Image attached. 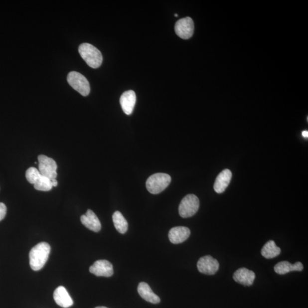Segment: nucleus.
Instances as JSON below:
<instances>
[{
	"mask_svg": "<svg viewBox=\"0 0 308 308\" xmlns=\"http://www.w3.org/2000/svg\"><path fill=\"white\" fill-rule=\"evenodd\" d=\"M81 221L82 224L91 231L98 232L101 230L100 221L92 210H88L85 215L81 216Z\"/></svg>",
	"mask_w": 308,
	"mask_h": 308,
	"instance_id": "nucleus-13",
	"label": "nucleus"
},
{
	"mask_svg": "<svg viewBox=\"0 0 308 308\" xmlns=\"http://www.w3.org/2000/svg\"><path fill=\"white\" fill-rule=\"evenodd\" d=\"M197 269L201 274L213 275L218 272L219 268V263L210 255L205 256L201 258L197 263Z\"/></svg>",
	"mask_w": 308,
	"mask_h": 308,
	"instance_id": "nucleus-8",
	"label": "nucleus"
},
{
	"mask_svg": "<svg viewBox=\"0 0 308 308\" xmlns=\"http://www.w3.org/2000/svg\"><path fill=\"white\" fill-rule=\"evenodd\" d=\"M261 253L264 258L271 259L278 256L281 253V249L276 246L274 241L270 240L264 245Z\"/></svg>",
	"mask_w": 308,
	"mask_h": 308,
	"instance_id": "nucleus-18",
	"label": "nucleus"
},
{
	"mask_svg": "<svg viewBox=\"0 0 308 308\" xmlns=\"http://www.w3.org/2000/svg\"><path fill=\"white\" fill-rule=\"evenodd\" d=\"M50 246L45 242L39 243L35 246L29 253L30 266L33 271H37L44 267L48 260Z\"/></svg>",
	"mask_w": 308,
	"mask_h": 308,
	"instance_id": "nucleus-1",
	"label": "nucleus"
},
{
	"mask_svg": "<svg viewBox=\"0 0 308 308\" xmlns=\"http://www.w3.org/2000/svg\"><path fill=\"white\" fill-rule=\"evenodd\" d=\"M42 175L38 169L35 167H30L26 172V178L31 184H34Z\"/></svg>",
	"mask_w": 308,
	"mask_h": 308,
	"instance_id": "nucleus-21",
	"label": "nucleus"
},
{
	"mask_svg": "<svg viewBox=\"0 0 308 308\" xmlns=\"http://www.w3.org/2000/svg\"><path fill=\"white\" fill-rule=\"evenodd\" d=\"M53 298L57 305L62 308H68L73 306V300L64 287H58L55 290Z\"/></svg>",
	"mask_w": 308,
	"mask_h": 308,
	"instance_id": "nucleus-14",
	"label": "nucleus"
},
{
	"mask_svg": "<svg viewBox=\"0 0 308 308\" xmlns=\"http://www.w3.org/2000/svg\"><path fill=\"white\" fill-rule=\"evenodd\" d=\"M138 294L146 301L152 304H158L160 302L159 296L154 293L149 284L144 282L140 283L138 287Z\"/></svg>",
	"mask_w": 308,
	"mask_h": 308,
	"instance_id": "nucleus-16",
	"label": "nucleus"
},
{
	"mask_svg": "<svg viewBox=\"0 0 308 308\" xmlns=\"http://www.w3.org/2000/svg\"><path fill=\"white\" fill-rule=\"evenodd\" d=\"M53 187L52 181L42 175L34 184V188L35 189L41 191H49Z\"/></svg>",
	"mask_w": 308,
	"mask_h": 308,
	"instance_id": "nucleus-20",
	"label": "nucleus"
},
{
	"mask_svg": "<svg viewBox=\"0 0 308 308\" xmlns=\"http://www.w3.org/2000/svg\"><path fill=\"white\" fill-rule=\"evenodd\" d=\"M176 34L184 39L190 38L194 31V23L192 19L187 17L179 19L175 26Z\"/></svg>",
	"mask_w": 308,
	"mask_h": 308,
	"instance_id": "nucleus-7",
	"label": "nucleus"
},
{
	"mask_svg": "<svg viewBox=\"0 0 308 308\" xmlns=\"http://www.w3.org/2000/svg\"><path fill=\"white\" fill-rule=\"evenodd\" d=\"M38 170L41 174L51 180L56 179L57 165L52 158L46 155H40L38 157Z\"/></svg>",
	"mask_w": 308,
	"mask_h": 308,
	"instance_id": "nucleus-6",
	"label": "nucleus"
},
{
	"mask_svg": "<svg viewBox=\"0 0 308 308\" xmlns=\"http://www.w3.org/2000/svg\"><path fill=\"white\" fill-rule=\"evenodd\" d=\"M79 53L81 57L91 68L94 69L100 67L103 57L101 51L96 47L88 43H84L79 46Z\"/></svg>",
	"mask_w": 308,
	"mask_h": 308,
	"instance_id": "nucleus-2",
	"label": "nucleus"
},
{
	"mask_svg": "<svg viewBox=\"0 0 308 308\" xmlns=\"http://www.w3.org/2000/svg\"><path fill=\"white\" fill-rule=\"evenodd\" d=\"M191 231L185 227H175L169 232L168 238L173 244H180L185 242L190 236Z\"/></svg>",
	"mask_w": 308,
	"mask_h": 308,
	"instance_id": "nucleus-12",
	"label": "nucleus"
},
{
	"mask_svg": "<svg viewBox=\"0 0 308 308\" xmlns=\"http://www.w3.org/2000/svg\"><path fill=\"white\" fill-rule=\"evenodd\" d=\"M113 221L116 230L120 234H124L128 230V223L120 211H116L113 215Z\"/></svg>",
	"mask_w": 308,
	"mask_h": 308,
	"instance_id": "nucleus-19",
	"label": "nucleus"
},
{
	"mask_svg": "<svg viewBox=\"0 0 308 308\" xmlns=\"http://www.w3.org/2000/svg\"><path fill=\"white\" fill-rule=\"evenodd\" d=\"M6 205L2 203H0V222L4 219L6 214Z\"/></svg>",
	"mask_w": 308,
	"mask_h": 308,
	"instance_id": "nucleus-22",
	"label": "nucleus"
},
{
	"mask_svg": "<svg viewBox=\"0 0 308 308\" xmlns=\"http://www.w3.org/2000/svg\"><path fill=\"white\" fill-rule=\"evenodd\" d=\"M171 181L167 173H156L150 176L146 181V188L152 194H157L166 188Z\"/></svg>",
	"mask_w": 308,
	"mask_h": 308,
	"instance_id": "nucleus-3",
	"label": "nucleus"
},
{
	"mask_svg": "<svg viewBox=\"0 0 308 308\" xmlns=\"http://www.w3.org/2000/svg\"><path fill=\"white\" fill-rule=\"evenodd\" d=\"M232 172L230 169H226L221 172L217 176L214 188L216 192L222 193L226 190L232 179Z\"/></svg>",
	"mask_w": 308,
	"mask_h": 308,
	"instance_id": "nucleus-15",
	"label": "nucleus"
},
{
	"mask_svg": "<svg viewBox=\"0 0 308 308\" xmlns=\"http://www.w3.org/2000/svg\"><path fill=\"white\" fill-rule=\"evenodd\" d=\"M136 94L133 90H129L122 94L120 104L122 110L126 114H132L136 104Z\"/></svg>",
	"mask_w": 308,
	"mask_h": 308,
	"instance_id": "nucleus-10",
	"label": "nucleus"
},
{
	"mask_svg": "<svg viewBox=\"0 0 308 308\" xmlns=\"http://www.w3.org/2000/svg\"><path fill=\"white\" fill-rule=\"evenodd\" d=\"M67 80L70 86L82 96H88L90 92V84L82 74L77 72H71L68 75Z\"/></svg>",
	"mask_w": 308,
	"mask_h": 308,
	"instance_id": "nucleus-5",
	"label": "nucleus"
},
{
	"mask_svg": "<svg viewBox=\"0 0 308 308\" xmlns=\"http://www.w3.org/2000/svg\"><path fill=\"white\" fill-rule=\"evenodd\" d=\"M52 181L53 187H57L58 185V181L56 179L51 180Z\"/></svg>",
	"mask_w": 308,
	"mask_h": 308,
	"instance_id": "nucleus-23",
	"label": "nucleus"
},
{
	"mask_svg": "<svg viewBox=\"0 0 308 308\" xmlns=\"http://www.w3.org/2000/svg\"><path fill=\"white\" fill-rule=\"evenodd\" d=\"M175 17L178 16V15H177V14H175Z\"/></svg>",
	"mask_w": 308,
	"mask_h": 308,
	"instance_id": "nucleus-26",
	"label": "nucleus"
},
{
	"mask_svg": "<svg viewBox=\"0 0 308 308\" xmlns=\"http://www.w3.org/2000/svg\"><path fill=\"white\" fill-rule=\"evenodd\" d=\"M91 273L97 276L109 278L114 274L113 266L106 260H99L89 268Z\"/></svg>",
	"mask_w": 308,
	"mask_h": 308,
	"instance_id": "nucleus-9",
	"label": "nucleus"
},
{
	"mask_svg": "<svg viewBox=\"0 0 308 308\" xmlns=\"http://www.w3.org/2000/svg\"><path fill=\"white\" fill-rule=\"evenodd\" d=\"M108 308L107 307H97L96 308Z\"/></svg>",
	"mask_w": 308,
	"mask_h": 308,
	"instance_id": "nucleus-25",
	"label": "nucleus"
},
{
	"mask_svg": "<svg viewBox=\"0 0 308 308\" xmlns=\"http://www.w3.org/2000/svg\"><path fill=\"white\" fill-rule=\"evenodd\" d=\"M303 265L301 262L292 264L287 261L281 262L275 266V271L279 275H285L292 271H302Z\"/></svg>",
	"mask_w": 308,
	"mask_h": 308,
	"instance_id": "nucleus-17",
	"label": "nucleus"
},
{
	"mask_svg": "<svg viewBox=\"0 0 308 308\" xmlns=\"http://www.w3.org/2000/svg\"><path fill=\"white\" fill-rule=\"evenodd\" d=\"M302 135L304 138H308V131L303 132Z\"/></svg>",
	"mask_w": 308,
	"mask_h": 308,
	"instance_id": "nucleus-24",
	"label": "nucleus"
},
{
	"mask_svg": "<svg viewBox=\"0 0 308 308\" xmlns=\"http://www.w3.org/2000/svg\"><path fill=\"white\" fill-rule=\"evenodd\" d=\"M233 278L236 282L243 286H251L255 279V274L246 268H242L235 272Z\"/></svg>",
	"mask_w": 308,
	"mask_h": 308,
	"instance_id": "nucleus-11",
	"label": "nucleus"
},
{
	"mask_svg": "<svg viewBox=\"0 0 308 308\" xmlns=\"http://www.w3.org/2000/svg\"><path fill=\"white\" fill-rule=\"evenodd\" d=\"M200 202L198 197L188 194L181 200L179 207V215L183 218H190L198 211Z\"/></svg>",
	"mask_w": 308,
	"mask_h": 308,
	"instance_id": "nucleus-4",
	"label": "nucleus"
}]
</instances>
